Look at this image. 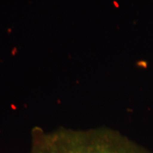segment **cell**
Here are the masks:
<instances>
[{"label":"cell","mask_w":153,"mask_h":153,"mask_svg":"<svg viewBox=\"0 0 153 153\" xmlns=\"http://www.w3.org/2000/svg\"><path fill=\"white\" fill-rule=\"evenodd\" d=\"M30 153H148L122 135L108 130L34 129Z\"/></svg>","instance_id":"1"}]
</instances>
